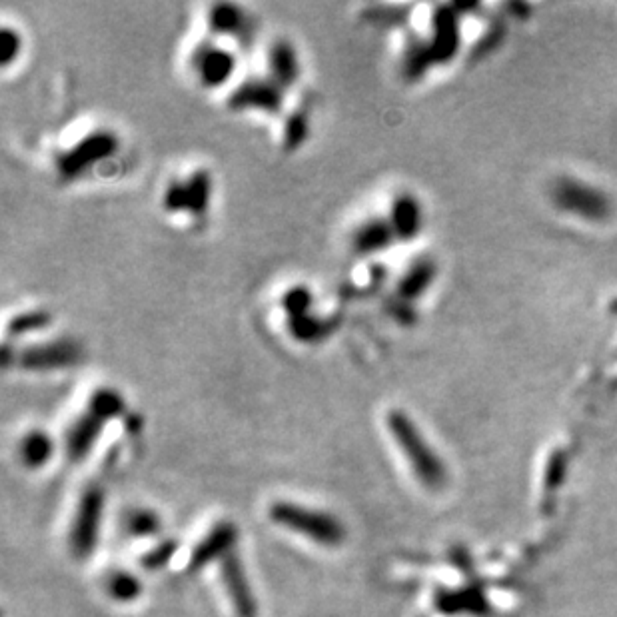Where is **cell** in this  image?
<instances>
[{
	"instance_id": "2",
	"label": "cell",
	"mask_w": 617,
	"mask_h": 617,
	"mask_svg": "<svg viewBox=\"0 0 617 617\" xmlns=\"http://www.w3.org/2000/svg\"><path fill=\"white\" fill-rule=\"evenodd\" d=\"M122 408V400L116 392L100 390L92 396L88 412L78 418V422L68 432V454L72 460H80L90 450L92 442L98 438L104 422L110 416H116Z\"/></svg>"
},
{
	"instance_id": "17",
	"label": "cell",
	"mask_w": 617,
	"mask_h": 617,
	"mask_svg": "<svg viewBox=\"0 0 617 617\" xmlns=\"http://www.w3.org/2000/svg\"><path fill=\"white\" fill-rule=\"evenodd\" d=\"M428 280H430V268L420 266L416 270H410V274L402 282V292L406 296H418L424 290Z\"/></svg>"
},
{
	"instance_id": "21",
	"label": "cell",
	"mask_w": 617,
	"mask_h": 617,
	"mask_svg": "<svg viewBox=\"0 0 617 617\" xmlns=\"http://www.w3.org/2000/svg\"><path fill=\"white\" fill-rule=\"evenodd\" d=\"M12 38H14V32H12V30H8V28L2 30V40H0V42H2V46H4V50H2V62H4V64L12 58L14 52H18V48H14V44L10 42Z\"/></svg>"
},
{
	"instance_id": "18",
	"label": "cell",
	"mask_w": 617,
	"mask_h": 617,
	"mask_svg": "<svg viewBox=\"0 0 617 617\" xmlns=\"http://www.w3.org/2000/svg\"><path fill=\"white\" fill-rule=\"evenodd\" d=\"M46 316L40 314V312H30V314H24V316H18L12 320L10 324V330L12 332H30V330H38L46 324Z\"/></svg>"
},
{
	"instance_id": "15",
	"label": "cell",
	"mask_w": 617,
	"mask_h": 617,
	"mask_svg": "<svg viewBox=\"0 0 617 617\" xmlns=\"http://www.w3.org/2000/svg\"><path fill=\"white\" fill-rule=\"evenodd\" d=\"M240 22V12L238 8L230 6V4H218L212 8L210 14V24L214 30L226 32V30H234Z\"/></svg>"
},
{
	"instance_id": "1",
	"label": "cell",
	"mask_w": 617,
	"mask_h": 617,
	"mask_svg": "<svg viewBox=\"0 0 617 617\" xmlns=\"http://www.w3.org/2000/svg\"><path fill=\"white\" fill-rule=\"evenodd\" d=\"M270 516L276 524L286 526L288 530L298 532L322 546H340L346 536L344 526L336 518L296 504H276L270 510Z\"/></svg>"
},
{
	"instance_id": "4",
	"label": "cell",
	"mask_w": 617,
	"mask_h": 617,
	"mask_svg": "<svg viewBox=\"0 0 617 617\" xmlns=\"http://www.w3.org/2000/svg\"><path fill=\"white\" fill-rule=\"evenodd\" d=\"M554 198L558 206L582 218L602 220L610 212V200L598 188L578 180H560L554 188Z\"/></svg>"
},
{
	"instance_id": "11",
	"label": "cell",
	"mask_w": 617,
	"mask_h": 617,
	"mask_svg": "<svg viewBox=\"0 0 617 617\" xmlns=\"http://www.w3.org/2000/svg\"><path fill=\"white\" fill-rule=\"evenodd\" d=\"M74 350L66 344H50V346H38V348H28L24 354V364L26 366H60L66 364L72 358Z\"/></svg>"
},
{
	"instance_id": "5",
	"label": "cell",
	"mask_w": 617,
	"mask_h": 617,
	"mask_svg": "<svg viewBox=\"0 0 617 617\" xmlns=\"http://www.w3.org/2000/svg\"><path fill=\"white\" fill-rule=\"evenodd\" d=\"M102 490L100 488H90L78 508V518L74 522V532H72V546L78 556H86L96 542L98 536V524H100V514H102Z\"/></svg>"
},
{
	"instance_id": "7",
	"label": "cell",
	"mask_w": 617,
	"mask_h": 617,
	"mask_svg": "<svg viewBox=\"0 0 617 617\" xmlns=\"http://www.w3.org/2000/svg\"><path fill=\"white\" fill-rule=\"evenodd\" d=\"M224 582L230 594V600L234 602V608L240 617H256L258 614V606L254 602V596L250 592V586L246 582L244 570L240 560L234 554H228L224 558Z\"/></svg>"
},
{
	"instance_id": "14",
	"label": "cell",
	"mask_w": 617,
	"mask_h": 617,
	"mask_svg": "<svg viewBox=\"0 0 617 617\" xmlns=\"http://www.w3.org/2000/svg\"><path fill=\"white\" fill-rule=\"evenodd\" d=\"M50 452H52L50 440L40 432L30 434L22 444V456L28 466H42V462H46Z\"/></svg>"
},
{
	"instance_id": "3",
	"label": "cell",
	"mask_w": 617,
	"mask_h": 617,
	"mask_svg": "<svg viewBox=\"0 0 617 617\" xmlns=\"http://www.w3.org/2000/svg\"><path fill=\"white\" fill-rule=\"evenodd\" d=\"M388 426H390L394 440L404 450L406 458L410 460L414 470L420 474V478L428 484L440 482V476H442L440 462L434 456V452H430L428 444L420 436L418 428L410 422V418L404 412L394 410L388 416Z\"/></svg>"
},
{
	"instance_id": "6",
	"label": "cell",
	"mask_w": 617,
	"mask_h": 617,
	"mask_svg": "<svg viewBox=\"0 0 617 617\" xmlns=\"http://www.w3.org/2000/svg\"><path fill=\"white\" fill-rule=\"evenodd\" d=\"M230 106L232 108H258L266 112H278L282 106V96H280V86L270 78H258V80H248L242 86L234 90L230 96Z\"/></svg>"
},
{
	"instance_id": "16",
	"label": "cell",
	"mask_w": 617,
	"mask_h": 617,
	"mask_svg": "<svg viewBox=\"0 0 617 617\" xmlns=\"http://www.w3.org/2000/svg\"><path fill=\"white\" fill-rule=\"evenodd\" d=\"M138 590V582L126 574H118L110 584V594L118 600H134L138 596Z\"/></svg>"
},
{
	"instance_id": "20",
	"label": "cell",
	"mask_w": 617,
	"mask_h": 617,
	"mask_svg": "<svg viewBox=\"0 0 617 617\" xmlns=\"http://www.w3.org/2000/svg\"><path fill=\"white\" fill-rule=\"evenodd\" d=\"M154 526H156V520L150 514H136L132 518V530L138 534H150L154 532Z\"/></svg>"
},
{
	"instance_id": "13",
	"label": "cell",
	"mask_w": 617,
	"mask_h": 617,
	"mask_svg": "<svg viewBox=\"0 0 617 617\" xmlns=\"http://www.w3.org/2000/svg\"><path fill=\"white\" fill-rule=\"evenodd\" d=\"M392 222H394V230L402 236H412L414 232H418L420 228L418 204L408 196L398 198L392 210Z\"/></svg>"
},
{
	"instance_id": "19",
	"label": "cell",
	"mask_w": 617,
	"mask_h": 617,
	"mask_svg": "<svg viewBox=\"0 0 617 617\" xmlns=\"http://www.w3.org/2000/svg\"><path fill=\"white\" fill-rule=\"evenodd\" d=\"M90 148H92V150H96V154H100V150H102V152H110V138H108V136L90 138ZM86 150H88V148H86V144H84L82 148H78V150L74 152V162H76V166H74V168H78V164L82 162L80 158H82V154H84Z\"/></svg>"
},
{
	"instance_id": "8",
	"label": "cell",
	"mask_w": 617,
	"mask_h": 617,
	"mask_svg": "<svg viewBox=\"0 0 617 617\" xmlns=\"http://www.w3.org/2000/svg\"><path fill=\"white\" fill-rule=\"evenodd\" d=\"M196 62H198V70H200L204 84H210V86L224 82L234 70L232 54H228L226 50H220L218 46L202 48L198 52Z\"/></svg>"
},
{
	"instance_id": "12",
	"label": "cell",
	"mask_w": 617,
	"mask_h": 617,
	"mask_svg": "<svg viewBox=\"0 0 617 617\" xmlns=\"http://www.w3.org/2000/svg\"><path fill=\"white\" fill-rule=\"evenodd\" d=\"M234 536H236V532H234L232 526H218V528L212 532V536H210L208 540H204L202 546L196 550V554H194V564H192V566L198 568V566H202L204 562L212 560L214 556L226 552V550L230 548V544L234 542Z\"/></svg>"
},
{
	"instance_id": "9",
	"label": "cell",
	"mask_w": 617,
	"mask_h": 617,
	"mask_svg": "<svg viewBox=\"0 0 617 617\" xmlns=\"http://www.w3.org/2000/svg\"><path fill=\"white\" fill-rule=\"evenodd\" d=\"M272 80L278 86H292L298 78V58L288 42H276L268 54Z\"/></svg>"
},
{
	"instance_id": "10",
	"label": "cell",
	"mask_w": 617,
	"mask_h": 617,
	"mask_svg": "<svg viewBox=\"0 0 617 617\" xmlns=\"http://www.w3.org/2000/svg\"><path fill=\"white\" fill-rule=\"evenodd\" d=\"M390 238H392V226L382 220H374L358 230L356 248L364 254L376 252V250L386 248L390 244Z\"/></svg>"
}]
</instances>
